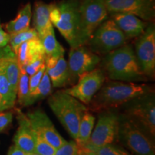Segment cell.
Instances as JSON below:
<instances>
[{
    "label": "cell",
    "mask_w": 155,
    "mask_h": 155,
    "mask_svg": "<svg viewBox=\"0 0 155 155\" xmlns=\"http://www.w3.org/2000/svg\"><path fill=\"white\" fill-rule=\"evenodd\" d=\"M96 118L90 111H86L81 117L78 127L75 142L79 146H83L88 142L94 128Z\"/></svg>",
    "instance_id": "obj_23"
},
{
    "label": "cell",
    "mask_w": 155,
    "mask_h": 155,
    "mask_svg": "<svg viewBox=\"0 0 155 155\" xmlns=\"http://www.w3.org/2000/svg\"><path fill=\"white\" fill-rule=\"evenodd\" d=\"M7 155H28V153L25 152L14 144L9 147Z\"/></svg>",
    "instance_id": "obj_34"
},
{
    "label": "cell",
    "mask_w": 155,
    "mask_h": 155,
    "mask_svg": "<svg viewBox=\"0 0 155 155\" xmlns=\"http://www.w3.org/2000/svg\"><path fill=\"white\" fill-rule=\"evenodd\" d=\"M114 110L99 112L96 127L86 144L101 147L115 142L117 138L120 114Z\"/></svg>",
    "instance_id": "obj_9"
},
{
    "label": "cell",
    "mask_w": 155,
    "mask_h": 155,
    "mask_svg": "<svg viewBox=\"0 0 155 155\" xmlns=\"http://www.w3.org/2000/svg\"><path fill=\"white\" fill-rule=\"evenodd\" d=\"M108 15L127 13L144 21H151L155 15L154 0H104Z\"/></svg>",
    "instance_id": "obj_13"
},
{
    "label": "cell",
    "mask_w": 155,
    "mask_h": 155,
    "mask_svg": "<svg viewBox=\"0 0 155 155\" xmlns=\"http://www.w3.org/2000/svg\"><path fill=\"white\" fill-rule=\"evenodd\" d=\"M45 71L54 88L65 87L68 81V63L64 55L45 57Z\"/></svg>",
    "instance_id": "obj_16"
},
{
    "label": "cell",
    "mask_w": 155,
    "mask_h": 155,
    "mask_svg": "<svg viewBox=\"0 0 155 155\" xmlns=\"http://www.w3.org/2000/svg\"><path fill=\"white\" fill-rule=\"evenodd\" d=\"M45 71V65L44 64L34 75L30 76V78H29V87H30V93L33 91L39 85Z\"/></svg>",
    "instance_id": "obj_30"
},
{
    "label": "cell",
    "mask_w": 155,
    "mask_h": 155,
    "mask_svg": "<svg viewBox=\"0 0 155 155\" xmlns=\"http://www.w3.org/2000/svg\"><path fill=\"white\" fill-rule=\"evenodd\" d=\"M28 155H31V154H28Z\"/></svg>",
    "instance_id": "obj_38"
},
{
    "label": "cell",
    "mask_w": 155,
    "mask_h": 155,
    "mask_svg": "<svg viewBox=\"0 0 155 155\" xmlns=\"http://www.w3.org/2000/svg\"><path fill=\"white\" fill-rule=\"evenodd\" d=\"M10 35L3 30L1 22H0V48H5L9 45Z\"/></svg>",
    "instance_id": "obj_33"
},
{
    "label": "cell",
    "mask_w": 155,
    "mask_h": 155,
    "mask_svg": "<svg viewBox=\"0 0 155 155\" xmlns=\"http://www.w3.org/2000/svg\"><path fill=\"white\" fill-rule=\"evenodd\" d=\"M4 111H6V110L5 108V106H4V104H3L1 96H0V112Z\"/></svg>",
    "instance_id": "obj_36"
},
{
    "label": "cell",
    "mask_w": 155,
    "mask_h": 155,
    "mask_svg": "<svg viewBox=\"0 0 155 155\" xmlns=\"http://www.w3.org/2000/svg\"><path fill=\"white\" fill-rule=\"evenodd\" d=\"M45 61V58H41V59H38L31 62V63L27 64L25 66L20 68L24 70L29 76H31V75H34L40 68V67L42 65H44Z\"/></svg>",
    "instance_id": "obj_31"
},
{
    "label": "cell",
    "mask_w": 155,
    "mask_h": 155,
    "mask_svg": "<svg viewBox=\"0 0 155 155\" xmlns=\"http://www.w3.org/2000/svg\"><path fill=\"white\" fill-rule=\"evenodd\" d=\"M102 67L109 80L136 83L147 80L130 45H124L106 54Z\"/></svg>",
    "instance_id": "obj_2"
},
{
    "label": "cell",
    "mask_w": 155,
    "mask_h": 155,
    "mask_svg": "<svg viewBox=\"0 0 155 155\" xmlns=\"http://www.w3.org/2000/svg\"><path fill=\"white\" fill-rule=\"evenodd\" d=\"M15 55L19 67L25 66L36 60L45 58L43 47L39 38L23 42L18 48Z\"/></svg>",
    "instance_id": "obj_18"
},
{
    "label": "cell",
    "mask_w": 155,
    "mask_h": 155,
    "mask_svg": "<svg viewBox=\"0 0 155 155\" xmlns=\"http://www.w3.org/2000/svg\"><path fill=\"white\" fill-rule=\"evenodd\" d=\"M117 138L122 146L135 155H155L154 138L120 113Z\"/></svg>",
    "instance_id": "obj_5"
},
{
    "label": "cell",
    "mask_w": 155,
    "mask_h": 155,
    "mask_svg": "<svg viewBox=\"0 0 155 155\" xmlns=\"http://www.w3.org/2000/svg\"><path fill=\"white\" fill-rule=\"evenodd\" d=\"M127 39L112 19L97 28L86 45L97 55H106L125 45Z\"/></svg>",
    "instance_id": "obj_8"
},
{
    "label": "cell",
    "mask_w": 155,
    "mask_h": 155,
    "mask_svg": "<svg viewBox=\"0 0 155 155\" xmlns=\"http://www.w3.org/2000/svg\"><path fill=\"white\" fill-rule=\"evenodd\" d=\"M45 57H56L64 55L65 50L56 39L53 26H50L40 37Z\"/></svg>",
    "instance_id": "obj_22"
},
{
    "label": "cell",
    "mask_w": 155,
    "mask_h": 155,
    "mask_svg": "<svg viewBox=\"0 0 155 155\" xmlns=\"http://www.w3.org/2000/svg\"><path fill=\"white\" fill-rule=\"evenodd\" d=\"M97 155H133L123 147L116 146L114 144H106L104 146L96 147L88 144L83 145Z\"/></svg>",
    "instance_id": "obj_27"
},
{
    "label": "cell",
    "mask_w": 155,
    "mask_h": 155,
    "mask_svg": "<svg viewBox=\"0 0 155 155\" xmlns=\"http://www.w3.org/2000/svg\"><path fill=\"white\" fill-rule=\"evenodd\" d=\"M33 25L34 29L38 32V37L53 25L50 19V5L42 1H37L35 3Z\"/></svg>",
    "instance_id": "obj_19"
},
{
    "label": "cell",
    "mask_w": 155,
    "mask_h": 155,
    "mask_svg": "<svg viewBox=\"0 0 155 155\" xmlns=\"http://www.w3.org/2000/svg\"><path fill=\"white\" fill-rule=\"evenodd\" d=\"M79 2L77 47L86 45L94 31L108 16L104 0H79Z\"/></svg>",
    "instance_id": "obj_6"
},
{
    "label": "cell",
    "mask_w": 155,
    "mask_h": 155,
    "mask_svg": "<svg viewBox=\"0 0 155 155\" xmlns=\"http://www.w3.org/2000/svg\"><path fill=\"white\" fill-rule=\"evenodd\" d=\"M32 18V7L30 3H28L19 10L17 17L9 21L5 25L7 33L12 35L30 28Z\"/></svg>",
    "instance_id": "obj_21"
},
{
    "label": "cell",
    "mask_w": 155,
    "mask_h": 155,
    "mask_svg": "<svg viewBox=\"0 0 155 155\" xmlns=\"http://www.w3.org/2000/svg\"><path fill=\"white\" fill-rule=\"evenodd\" d=\"M100 63V56L86 45L71 48L67 62L68 69V82L74 83L81 75L95 69Z\"/></svg>",
    "instance_id": "obj_12"
},
{
    "label": "cell",
    "mask_w": 155,
    "mask_h": 155,
    "mask_svg": "<svg viewBox=\"0 0 155 155\" xmlns=\"http://www.w3.org/2000/svg\"><path fill=\"white\" fill-rule=\"evenodd\" d=\"M11 50L12 49L9 48L3 55H0V96L2 100L6 111H8L11 108H14L17 100V95L13 91L9 84L8 79L5 73L2 63V58Z\"/></svg>",
    "instance_id": "obj_20"
},
{
    "label": "cell",
    "mask_w": 155,
    "mask_h": 155,
    "mask_svg": "<svg viewBox=\"0 0 155 155\" xmlns=\"http://www.w3.org/2000/svg\"><path fill=\"white\" fill-rule=\"evenodd\" d=\"M79 0H62L50 5V19L71 48L77 47Z\"/></svg>",
    "instance_id": "obj_4"
},
{
    "label": "cell",
    "mask_w": 155,
    "mask_h": 155,
    "mask_svg": "<svg viewBox=\"0 0 155 155\" xmlns=\"http://www.w3.org/2000/svg\"><path fill=\"white\" fill-rule=\"evenodd\" d=\"M36 38H39L38 32H36V30L34 28H30L25 30L10 35L9 45L12 50L15 54L18 48L20 46V45H22L23 42L32 40V39Z\"/></svg>",
    "instance_id": "obj_26"
},
{
    "label": "cell",
    "mask_w": 155,
    "mask_h": 155,
    "mask_svg": "<svg viewBox=\"0 0 155 155\" xmlns=\"http://www.w3.org/2000/svg\"><path fill=\"white\" fill-rule=\"evenodd\" d=\"M48 104L64 129L75 140L81 117L88 111L86 105L65 93L63 89L50 94Z\"/></svg>",
    "instance_id": "obj_3"
},
{
    "label": "cell",
    "mask_w": 155,
    "mask_h": 155,
    "mask_svg": "<svg viewBox=\"0 0 155 155\" xmlns=\"http://www.w3.org/2000/svg\"><path fill=\"white\" fill-rule=\"evenodd\" d=\"M56 149L47 141L35 134V153L40 155H55Z\"/></svg>",
    "instance_id": "obj_28"
},
{
    "label": "cell",
    "mask_w": 155,
    "mask_h": 155,
    "mask_svg": "<svg viewBox=\"0 0 155 155\" xmlns=\"http://www.w3.org/2000/svg\"><path fill=\"white\" fill-rule=\"evenodd\" d=\"M12 111H1L0 112V132H2L9 127L12 122Z\"/></svg>",
    "instance_id": "obj_32"
},
{
    "label": "cell",
    "mask_w": 155,
    "mask_h": 155,
    "mask_svg": "<svg viewBox=\"0 0 155 155\" xmlns=\"http://www.w3.org/2000/svg\"><path fill=\"white\" fill-rule=\"evenodd\" d=\"M55 155H79L78 147L75 140L67 141L57 149Z\"/></svg>",
    "instance_id": "obj_29"
},
{
    "label": "cell",
    "mask_w": 155,
    "mask_h": 155,
    "mask_svg": "<svg viewBox=\"0 0 155 155\" xmlns=\"http://www.w3.org/2000/svg\"><path fill=\"white\" fill-rule=\"evenodd\" d=\"M35 133L57 149L66 142L43 110L37 108L26 114Z\"/></svg>",
    "instance_id": "obj_14"
},
{
    "label": "cell",
    "mask_w": 155,
    "mask_h": 155,
    "mask_svg": "<svg viewBox=\"0 0 155 155\" xmlns=\"http://www.w3.org/2000/svg\"><path fill=\"white\" fill-rule=\"evenodd\" d=\"M111 18L121 30L126 38H138L147 28V25L138 17L127 13H116L111 15Z\"/></svg>",
    "instance_id": "obj_17"
},
{
    "label": "cell",
    "mask_w": 155,
    "mask_h": 155,
    "mask_svg": "<svg viewBox=\"0 0 155 155\" xmlns=\"http://www.w3.org/2000/svg\"><path fill=\"white\" fill-rule=\"evenodd\" d=\"M18 129L13 138L15 145L28 154L34 153L35 144V133L26 114L17 110Z\"/></svg>",
    "instance_id": "obj_15"
},
{
    "label": "cell",
    "mask_w": 155,
    "mask_h": 155,
    "mask_svg": "<svg viewBox=\"0 0 155 155\" xmlns=\"http://www.w3.org/2000/svg\"><path fill=\"white\" fill-rule=\"evenodd\" d=\"M31 155H40V154H37V153H31Z\"/></svg>",
    "instance_id": "obj_37"
},
{
    "label": "cell",
    "mask_w": 155,
    "mask_h": 155,
    "mask_svg": "<svg viewBox=\"0 0 155 155\" xmlns=\"http://www.w3.org/2000/svg\"><path fill=\"white\" fill-rule=\"evenodd\" d=\"M30 76L27 74L24 70L20 68V73L17 86V98L19 104L21 106H29L30 104V87H29Z\"/></svg>",
    "instance_id": "obj_25"
},
{
    "label": "cell",
    "mask_w": 155,
    "mask_h": 155,
    "mask_svg": "<svg viewBox=\"0 0 155 155\" xmlns=\"http://www.w3.org/2000/svg\"><path fill=\"white\" fill-rule=\"evenodd\" d=\"M52 93V83L46 71H45L42 78L37 88L30 96V106L37 101H41L47 98Z\"/></svg>",
    "instance_id": "obj_24"
},
{
    "label": "cell",
    "mask_w": 155,
    "mask_h": 155,
    "mask_svg": "<svg viewBox=\"0 0 155 155\" xmlns=\"http://www.w3.org/2000/svg\"><path fill=\"white\" fill-rule=\"evenodd\" d=\"M154 92L146 83L109 80L104 84L89 103L88 110L101 112L116 109L139 96Z\"/></svg>",
    "instance_id": "obj_1"
},
{
    "label": "cell",
    "mask_w": 155,
    "mask_h": 155,
    "mask_svg": "<svg viewBox=\"0 0 155 155\" xmlns=\"http://www.w3.org/2000/svg\"><path fill=\"white\" fill-rule=\"evenodd\" d=\"M78 80L76 84L71 88H64L63 91L88 106L94 95L104 84L106 75L102 68H96L81 75Z\"/></svg>",
    "instance_id": "obj_11"
},
{
    "label": "cell",
    "mask_w": 155,
    "mask_h": 155,
    "mask_svg": "<svg viewBox=\"0 0 155 155\" xmlns=\"http://www.w3.org/2000/svg\"><path fill=\"white\" fill-rule=\"evenodd\" d=\"M122 115L131 120L154 138L155 97L154 92L139 96L121 106Z\"/></svg>",
    "instance_id": "obj_7"
},
{
    "label": "cell",
    "mask_w": 155,
    "mask_h": 155,
    "mask_svg": "<svg viewBox=\"0 0 155 155\" xmlns=\"http://www.w3.org/2000/svg\"><path fill=\"white\" fill-rule=\"evenodd\" d=\"M78 154L79 155H97L95 154V153L91 152V150H88V149L86 148L85 147L79 146V145H78Z\"/></svg>",
    "instance_id": "obj_35"
},
{
    "label": "cell",
    "mask_w": 155,
    "mask_h": 155,
    "mask_svg": "<svg viewBox=\"0 0 155 155\" xmlns=\"http://www.w3.org/2000/svg\"><path fill=\"white\" fill-rule=\"evenodd\" d=\"M135 55L139 66L147 78L154 77L155 73V27L150 24L138 37L135 44Z\"/></svg>",
    "instance_id": "obj_10"
}]
</instances>
